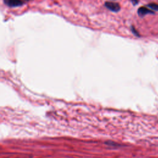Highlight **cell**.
Here are the masks:
<instances>
[{
    "label": "cell",
    "instance_id": "cell-1",
    "mask_svg": "<svg viewBox=\"0 0 158 158\" xmlns=\"http://www.w3.org/2000/svg\"><path fill=\"white\" fill-rule=\"evenodd\" d=\"M3 3L10 7H17L24 4V2L22 0H3Z\"/></svg>",
    "mask_w": 158,
    "mask_h": 158
},
{
    "label": "cell",
    "instance_id": "cell-2",
    "mask_svg": "<svg viewBox=\"0 0 158 158\" xmlns=\"http://www.w3.org/2000/svg\"><path fill=\"white\" fill-rule=\"evenodd\" d=\"M104 6L106 7L108 10L113 12H118L121 10L120 4L114 2H110V1L105 2Z\"/></svg>",
    "mask_w": 158,
    "mask_h": 158
},
{
    "label": "cell",
    "instance_id": "cell-3",
    "mask_svg": "<svg viewBox=\"0 0 158 158\" xmlns=\"http://www.w3.org/2000/svg\"><path fill=\"white\" fill-rule=\"evenodd\" d=\"M137 13H138V15L140 17H142L145 16L146 15L148 14H155V12L153 11V10H149V9L146 8V7H143V6L140 7L138 9Z\"/></svg>",
    "mask_w": 158,
    "mask_h": 158
},
{
    "label": "cell",
    "instance_id": "cell-4",
    "mask_svg": "<svg viewBox=\"0 0 158 158\" xmlns=\"http://www.w3.org/2000/svg\"><path fill=\"white\" fill-rule=\"evenodd\" d=\"M147 6L148 7H150L151 10H153V11H158V4H156V3H150L148 4Z\"/></svg>",
    "mask_w": 158,
    "mask_h": 158
},
{
    "label": "cell",
    "instance_id": "cell-5",
    "mask_svg": "<svg viewBox=\"0 0 158 158\" xmlns=\"http://www.w3.org/2000/svg\"><path fill=\"white\" fill-rule=\"evenodd\" d=\"M131 32L133 33V35H135V36L138 37H140L139 33L137 31V30L135 29V27H133V26H131Z\"/></svg>",
    "mask_w": 158,
    "mask_h": 158
},
{
    "label": "cell",
    "instance_id": "cell-6",
    "mask_svg": "<svg viewBox=\"0 0 158 158\" xmlns=\"http://www.w3.org/2000/svg\"><path fill=\"white\" fill-rule=\"evenodd\" d=\"M130 1L131 2L134 6L137 5V4L138 3V0H130Z\"/></svg>",
    "mask_w": 158,
    "mask_h": 158
}]
</instances>
